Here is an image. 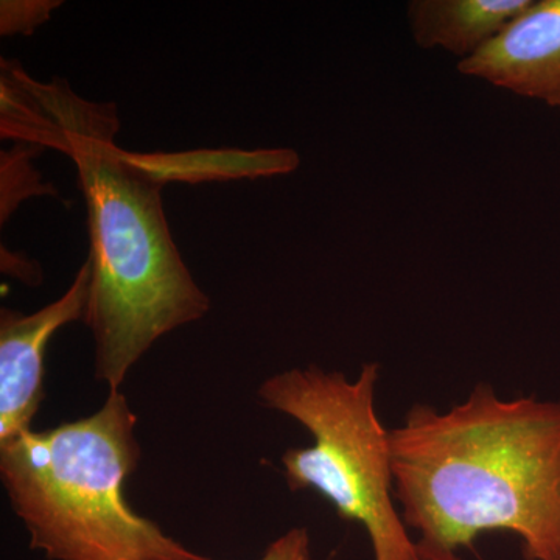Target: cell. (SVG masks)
Returning <instances> with one entry per match:
<instances>
[{"mask_svg":"<svg viewBox=\"0 0 560 560\" xmlns=\"http://www.w3.org/2000/svg\"><path fill=\"white\" fill-rule=\"evenodd\" d=\"M116 105L84 101L65 80L28 81L20 136L61 151L79 172L88 209L91 290L86 318L95 377L117 390L136 361L168 331L209 311L184 264L162 206V184L117 147Z\"/></svg>","mask_w":560,"mask_h":560,"instance_id":"1","label":"cell"},{"mask_svg":"<svg viewBox=\"0 0 560 560\" xmlns=\"http://www.w3.org/2000/svg\"><path fill=\"white\" fill-rule=\"evenodd\" d=\"M139 164L162 186L178 183L257 176L285 175L300 165L296 151L272 150H200L186 153L138 154Z\"/></svg>","mask_w":560,"mask_h":560,"instance_id":"8","label":"cell"},{"mask_svg":"<svg viewBox=\"0 0 560 560\" xmlns=\"http://www.w3.org/2000/svg\"><path fill=\"white\" fill-rule=\"evenodd\" d=\"M39 147L20 143L9 153H2V223L9 220L18 205L33 195H47L46 184L33 171V150Z\"/></svg>","mask_w":560,"mask_h":560,"instance_id":"9","label":"cell"},{"mask_svg":"<svg viewBox=\"0 0 560 560\" xmlns=\"http://www.w3.org/2000/svg\"><path fill=\"white\" fill-rule=\"evenodd\" d=\"M62 2L57 0H2L0 2V35H32L50 20L51 11Z\"/></svg>","mask_w":560,"mask_h":560,"instance_id":"10","label":"cell"},{"mask_svg":"<svg viewBox=\"0 0 560 560\" xmlns=\"http://www.w3.org/2000/svg\"><path fill=\"white\" fill-rule=\"evenodd\" d=\"M458 70L560 108V0L530 3Z\"/></svg>","mask_w":560,"mask_h":560,"instance_id":"6","label":"cell"},{"mask_svg":"<svg viewBox=\"0 0 560 560\" xmlns=\"http://www.w3.org/2000/svg\"><path fill=\"white\" fill-rule=\"evenodd\" d=\"M378 364H364L357 381L320 368L268 378L259 397L268 408L301 422L312 447L283 455L293 492L316 490L342 521L360 523L374 560H420L394 499L389 430L375 412Z\"/></svg>","mask_w":560,"mask_h":560,"instance_id":"4","label":"cell"},{"mask_svg":"<svg viewBox=\"0 0 560 560\" xmlns=\"http://www.w3.org/2000/svg\"><path fill=\"white\" fill-rule=\"evenodd\" d=\"M389 448L420 560H463L488 533L514 534L526 560H560V401L504 400L478 383L448 411L411 407Z\"/></svg>","mask_w":560,"mask_h":560,"instance_id":"2","label":"cell"},{"mask_svg":"<svg viewBox=\"0 0 560 560\" xmlns=\"http://www.w3.org/2000/svg\"><path fill=\"white\" fill-rule=\"evenodd\" d=\"M533 0H412V36L423 49H444L467 60L497 38Z\"/></svg>","mask_w":560,"mask_h":560,"instance_id":"7","label":"cell"},{"mask_svg":"<svg viewBox=\"0 0 560 560\" xmlns=\"http://www.w3.org/2000/svg\"><path fill=\"white\" fill-rule=\"evenodd\" d=\"M136 416L119 390L101 411L0 445V474L33 550L50 560H215L140 517L124 499L139 463Z\"/></svg>","mask_w":560,"mask_h":560,"instance_id":"3","label":"cell"},{"mask_svg":"<svg viewBox=\"0 0 560 560\" xmlns=\"http://www.w3.org/2000/svg\"><path fill=\"white\" fill-rule=\"evenodd\" d=\"M90 261L81 265L72 285L33 315L0 312V445L31 431L44 399V353L51 335L66 324L86 318Z\"/></svg>","mask_w":560,"mask_h":560,"instance_id":"5","label":"cell"},{"mask_svg":"<svg viewBox=\"0 0 560 560\" xmlns=\"http://www.w3.org/2000/svg\"><path fill=\"white\" fill-rule=\"evenodd\" d=\"M260 560H312L311 534L305 528L287 530L272 541Z\"/></svg>","mask_w":560,"mask_h":560,"instance_id":"11","label":"cell"}]
</instances>
